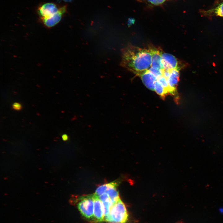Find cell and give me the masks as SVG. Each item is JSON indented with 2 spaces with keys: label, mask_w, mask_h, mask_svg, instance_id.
Returning <instances> with one entry per match:
<instances>
[{
  "label": "cell",
  "mask_w": 223,
  "mask_h": 223,
  "mask_svg": "<svg viewBox=\"0 0 223 223\" xmlns=\"http://www.w3.org/2000/svg\"><path fill=\"white\" fill-rule=\"evenodd\" d=\"M120 65L136 76L146 72L151 67V55L148 49L129 44L121 50Z\"/></svg>",
  "instance_id": "6da1fadb"
},
{
  "label": "cell",
  "mask_w": 223,
  "mask_h": 223,
  "mask_svg": "<svg viewBox=\"0 0 223 223\" xmlns=\"http://www.w3.org/2000/svg\"><path fill=\"white\" fill-rule=\"evenodd\" d=\"M128 214L126 206L120 199L111 207L108 214L105 216V221L110 223H125Z\"/></svg>",
  "instance_id": "7a4b0ae2"
},
{
  "label": "cell",
  "mask_w": 223,
  "mask_h": 223,
  "mask_svg": "<svg viewBox=\"0 0 223 223\" xmlns=\"http://www.w3.org/2000/svg\"><path fill=\"white\" fill-rule=\"evenodd\" d=\"M77 205V208L85 218L88 219L93 220L94 202L93 194L82 196Z\"/></svg>",
  "instance_id": "3957f363"
},
{
  "label": "cell",
  "mask_w": 223,
  "mask_h": 223,
  "mask_svg": "<svg viewBox=\"0 0 223 223\" xmlns=\"http://www.w3.org/2000/svg\"><path fill=\"white\" fill-rule=\"evenodd\" d=\"M161 63L163 69L167 70L175 69L179 71L184 66L183 62L172 55L162 53Z\"/></svg>",
  "instance_id": "277c9868"
},
{
  "label": "cell",
  "mask_w": 223,
  "mask_h": 223,
  "mask_svg": "<svg viewBox=\"0 0 223 223\" xmlns=\"http://www.w3.org/2000/svg\"><path fill=\"white\" fill-rule=\"evenodd\" d=\"M61 6L53 2L44 3L38 6L37 12L40 19L46 18L57 12Z\"/></svg>",
  "instance_id": "5b68a950"
},
{
  "label": "cell",
  "mask_w": 223,
  "mask_h": 223,
  "mask_svg": "<svg viewBox=\"0 0 223 223\" xmlns=\"http://www.w3.org/2000/svg\"><path fill=\"white\" fill-rule=\"evenodd\" d=\"M67 4L61 6L56 13L48 18L41 20L45 26L52 27L60 22L63 15L67 12Z\"/></svg>",
  "instance_id": "8992f818"
},
{
  "label": "cell",
  "mask_w": 223,
  "mask_h": 223,
  "mask_svg": "<svg viewBox=\"0 0 223 223\" xmlns=\"http://www.w3.org/2000/svg\"><path fill=\"white\" fill-rule=\"evenodd\" d=\"M94 202L93 220L97 222H101L105 221L103 203L98 196L93 194Z\"/></svg>",
  "instance_id": "52a82bcc"
},
{
  "label": "cell",
  "mask_w": 223,
  "mask_h": 223,
  "mask_svg": "<svg viewBox=\"0 0 223 223\" xmlns=\"http://www.w3.org/2000/svg\"><path fill=\"white\" fill-rule=\"evenodd\" d=\"M148 49L151 55V67L158 70L163 69L161 63V56L163 53L162 49L152 45H149Z\"/></svg>",
  "instance_id": "ba28073f"
},
{
  "label": "cell",
  "mask_w": 223,
  "mask_h": 223,
  "mask_svg": "<svg viewBox=\"0 0 223 223\" xmlns=\"http://www.w3.org/2000/svg\"><path fill=\"white\" fill-rule=\"evenodd\" d=\"M139 77L144 85L149 89L154 91L155 83L157 78L149 70L138 76Z\"/></svg>",
  "instance_id": "9c48e42d"
},
{
  "label": "cell",
  "mask_w": 223,
  "mask_h": 223,
  "mask_svg": "<svg viewBox=\"0 0 223 223\" xmlns=\"http://www.w3.org/2000/svg\"><path fill=\"white\" fill-rule=\"evenodd\" d=\"M179 71L172 69L170 71V75L167 81L169 86L172 91L174 96L177 98V87L179 79Z\"/></svg>",
  "instance_id": "30bf717a"
},
{
  "label": "cell",
  "mask_w": 223,
  "mask_h": 223,
  "mask_svg": "<svg viewBox=\"0 0 223 223\" xmlns=\"http://www.w3.org/2000/svg\"><path fill=\"white\" fill-rule=\"evenodd\" d=\"M138 1L144 2L154 5L161 4L166 0H138Z\"/></svg>",
  "instance_id": "8fae6325"
},
{
  "label": "cell",
  "mask_w": 223,
  "mask_h": 223,
  "mask_svg": "<svg viewBox=\"0 0 223 223\" xmlns=\"http://www.w3.org/2000/svg\"><path fill=\"white\" fill-rule=\"evenodd\" d=\"M149 70L157 78L162 75V70H158L151 67Z\"/></svg>",
  "instance_id": "7c38bea8"
},
{
  "label": "cell",
  "mask_w": 223,
  "mask_h": 223,
  "mask_svg": "<svg viewBox=\"0 0 223 223\" xmlns=\"http://www.w3.org/2000/svg\"><path fill=\"white\" fill-rule=\"evenodd\" d=\"M215 13L217 15L223 17V2L216 8Z\"/></svg>",
  "instance_id": "4fadbf2b"
},
{
  "label": "cell",
  "mask_w": 223,
  "mask_h": 223,
  "mask_svg": "<svg viewBox=\"0 0 223 223\" xmlns=\"http://www.w3.org/2000/svg\"><path fill=\"white\" fill-rule=\"evenodd\" d=\"M12 108L17 111L20 110L22 108V106L21 104L15 102L13 103L12 105Z\"/></svg>",
  "instance_id": "5bb4252c"
},
{
  "label": "cell",
  "mask_w": 223,
  "mask_h": 223,
  "mask_svg": "<svg viewBox=\"0 0 223 223\" xmlns=\"http://www.w3.org/2000/svg\"><path fill=\"white\" fill-rule=\"evenodd\" d=\"M62 138L64 141L67 140L68 139V136L66 134H63L62 136Z\"/></svg>",
  "instance_id": "9a60e30c"
},
{
  "label": "cell",
  "mask_w": 223,
  "mask_h": 223,
  "mask_svg": "<svg viewBox=\"0 0 223 223\" xmlns=\"http://www.w3.org/2000/svg\"><path fill=\"white\" fill-rule=\"evenodd\" d=\"M133 22V20H132L131 19H129L128 21V25H131Z\"/></svg>",
  "instance_id": "2e32d148"
},
{
  "label": "cell",
  "mask_w": 223,
  "mask_h": 223,
  "mask_svg": "<svg viewBox=\"0 0 223 223\" xmlns=\"http://www.w3.org/2000/svg\"><path fill=\"white\" fill-rule=\"evenodd\" d=\"M66 2H72L73 0H63Z\"/></svg>",
  "instance_id": "e0dca14e"
},
{
  "label": "cell",
  "mask_w": 223,
  "mask_h": 223,
  "mask_svg": "<svg viewBox=\"0 0 223 223\" xmlns=\"http://www.w3.org/2000/svg\"></svg>",
  "instance_id": "ac0fdd59"
}]
</instances>
